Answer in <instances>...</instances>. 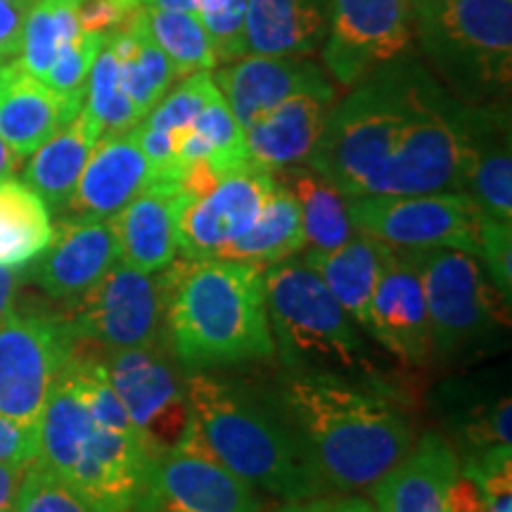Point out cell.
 <instances>
[{"label": "cell", "instance_id": "28", "mask_svg": "<svg viewBox=\"0 0 512 512\" xmlns=\"http://www.w3.org/2000/svg\"><path fill=\"white\" fill-rule=\"evenodd\" d=\"M297 197L302 209L306 247L332 252L356 235L351 226L347 197L311 166H285L273 174Z\"/></svg>", "mask_w": 512, "mask_h": 512}, {"label": "cell", "instance_id": "52", "mask_svg": "<svg viewBox=\"0 0 512 512\" xmlns=\"http://www.w3.org/2000/svg\"><path fill=\"white\" fill-rule=\"evenodd\" d=\"M0 512H15V510H0Z\"/></svg>", "mask_w": 512, "mask_h": 512}, {"label": "cell", "instance_id": "18", "mask_svg": "<svg viewBox=\"0 0 512 512\" xmlns=\"http://www.w3.org/2000/svg\"><path fill=\"white\" fill-rule=\"evenodd\" d=\"M152 183L136 131L110 133L95 143L64 211L74 219H112Z\"/></svg>", "mask_w": 512, "mask_h": 512}, {"label": "cell", "instance_id": "44", "mask_svg": "<svg viewBox=\"0 0 512 512\" xmlns=\"http://www.w3.org/2000/svg\"><path fill=\"white\" fill-rule=\"evenodd\" d=\"M29 465H0V510H15L19 484Z\"/></svg>", "mask_w": 512, "mask_h": 512}, {"label": "cell", "instance_id": "34", "mask_svg": "<svg viewBox=\"0 0 512 512\" xmlns=\"http://www.w3.org/2000/svg\"><path fill=\"white\" fill-rule=\"evenodd\" d=\"M221 91L216 86L214 74L211 72H197L185 76L181 86H176L174 91L166 93L162 100L157 102V107L140 124L147 128H157V131L166 133H178L192 126V121L200 117L204 107L211 100L219 98Z\"/></svg>", "mask_w": 512, "mask_h": 512}, {"label": "cell", "instance_id": "46", "mask_svg": "<svg viewBox=\"0 0 512 512\" xmlns=\"http://www.w3.org/2000/svg\"><path fill=\"white\" fill-rule=\"evenodd\" d=\"M328 498H304V501H283L271 512H330Z\"/></svg>", "mask_w": 512, "mask_h": 512}, {"label": "cell", "instance_id": "2", "mask_svg": "<svg viewBox=\"0 0 512 512\" xmlns=\"http://www.w3.org/2000/svg\"><path fill=\"white\" fill-rule=\"evenodd\" d=\"M325 489H370L415 444L413 422L382 384L287 375L273 394Z\"/></svg>", "mask_w": 512, "mask_h": 512}, {"label": "cell", "instance_id": "26", "mask_svg": "<svg viewBox=\"0 0 512 512\" xmlns=\"http://www.w3.org/2000/svg\"><path fill=\"white\" fill-rule=\"evenodd\" d=\"M384 247L387 245L356 233L354 238L332 252L309 249L302 259L363 330H368L370 299H373L377 278H380Z\"/></svg>", "mask_w": 512, "mask_h": 512}, {"label": "cell", "instance_id": "47", "mask_svg": "<svg viewBox=\"0 0 512 512\" xmlns=\"http://www.w3.org/2000/svg\"><path fill=\"white\" fill-rule=\"evenodd\" d=\"M22 159L15 155V150L5 143L3 136H0V181H5V178H12V174L17 171V166Z\"/></svg>", "mask_w": 512, "mask_h": 512}, {"label": "cell", "instance_id": "29", "mask_svg": "<svg viewBox=\"0 0 512 512\" xmlns=\"http://www.w3.org/2000/svg\"><path fill=\"white\" fill-rule=\"evenodd\" d=\"M53 211L17 178L0 181V266L24 268L53 240Z\"/></svg>", "mask_w": 512, "mask_h": 512}, {"label": "cell", "instance_id": "43", "mask_svg": "<svg viewBox=\"0 0 512 512\" xmlns=\"http://www.w3.org/2000/svg\"><path fill=\"white\" fill-rule=\"evenodd\" d=\"M31 8L34 0H0V60L10 62L19 55Z\"/></svg>", "mask_w": 512, "mask_h": 512}, {"label": "cell", "instance_id": "33", "mask_svg": "<svg viewBox=\"0 0 512 512\" xmlns=\"http://www.w3.org/2000/svg\"><path fill=\"white\" fill-rule=\"evenodd\" d=\"M83 110L91 114V119L100 126L102 136L131 131L140 124L136 107H133L124 86H121L119 60L110 46V34L102 43L91 74H88Z\"/></svg>", "mask_w": 512, "mask_h": 512}, {"label": "cell", "instance_id": "48", "mask_svg": "<svg viewBox=\"0 0 512 512\" xmlns=\"http://www.w3.org/2000/svg\"><path fill=\"white\" fill-rule=\"evenodd\" d=\"M197 3L200 0H147L150 8H159V10H176V12H197Z\"/></svg>", "mask_w": 512, "mask_h": 512}, {"label": "cell", "instance_id": "51", "mask_svg": "<svg viewBox=\"0 0 512 512\" xmlns=\"http://www.w3.org/2000/svg\"><path fill=\"white\" fill-rule=\"evenodd\" d=\"M128 3H133V5H147V0H128Z\"/></svg>", "mask_w": 512, "mask_h": 512}, {"label": "cell", "instance_id": "49", "mask_svg": "<svg viewBox=\"0 0 512 512\" xmlns=\"http://www.w3.org/2000/svg\"><path fill=\"white\" fill-rule=\"evenodd\" d=\"M356 512H377V508L370 505L366 498H356Z\"/></svg>", "mask_w": 512, "mask_h": 512}, {"label": "cell", "instance_id": "31", "mask_svg": "<svg viewBox=\"0 0 512 512\" xmlns=\"http://www.w3.org/2000/svg\"><path fill=\"white\" fill-rule=\"evenodd\" d=\"M145 24L152 41L174 64L178 79L197 72H211L219 64L200 17L192 12L159 10L145 5Z\"/></svg>", "mask_w": 512, "mask_h": 512}, {"label": "cell", "instance_id": "16", "mask_svg": "<svg viewBox=\"0 0 512 512\" xmlns=\"http://www.w3.org/2000/svg\"><path fill=\"white\" fill-rule=\"evenodd\" d=\"M119 261V242L110 219L64 216L53 230L50 245L29 264V280L48 297L74 302Z\"/></svg>", "mask_w": 512, "mask_h": 512}, {"label": "cell", "instance_id": "19", "mask_svg": "<svg viewBox=\"0 0 512 512\" xmlns=\"http://www.w3.org/2000/svg\"><path fill=\"white\" fill-rule=\"evenodd\" d=\"M216 86L242 131L294 93L332 86L318 64L306 57L242 55L214 74Z\"/></svg>", "mask_w": 512, "mask_h": 512}, {"label": "cell", "instance_id": "50", "mask_svg": "<svg viewBox=\"0 0 512 512\" xmlns=\"http://www.w3.org/2000/svg\"><path fill=\"white\" fill-rule=\"evenodd\" d=\"M8 64H10V62L0 60V83H3V79H5V74H8Z\"/></svg>", "mask_w": 512, "mask_h": 512}, {"label": "cell", "instance_id": "10", "mask_svg": "<svg viewBox=\"0 0 512 512\" xmlns=\"http://www.w3.org/2000/svg\"><path fill=\"white\" fill-rule=\"evenodd\" d=\"M356 233L392 249L448 247L477 256L479 209L460 192L347 197Z\"/></svg>", "mask_w": 512, "mask_h": 512}, {"label": "cell", "instance_id": "32", "mask_svg": "<svg viewBox=\"0 0 512 512\" xmlns=\"http://www.w3.org/2000/svg\"><path fill=\"white\" fill-rule=\"evenodd\" d=\"M79 34L74 0H38L24 24L19 67L43 81L57 53Z\"/></svg>", "mask_w": 512, "mask_h": 512}, {"label": "cell", "instance_id": "27", "mask_svg": "<svg viewBox=\"0 0 512 512\" xmlns=\"http://www.w3.org/2000/svg\"><path fill=\"white\" fill-rule=\"evenodd\" d=\"M306 249L302 209L297 197L275 178V188L268 195L259 216L247 233L230 242L221 259L247 261L259 268L280 264Z\"/></svg>", "mask_w": 512, "mask_h": 512}, {"label": "cell", "instance_id": "7", "mask_svg": "<svg viewBox=\"0 0 512 512\" xmlns=\"http://www.w3.org/2000/svg\"><path fill=\"white\" fill-rule=\"evenodd\" d=\"M420 275L432 351L441 361L484 354L508 328V299L491 285L477 256L458 249H403Z\"/></svg>", "mask_w": 512, "mask_h": 512}, {"label": "cell", "instance_id": "24", "mask_svg": "<svg viewBox=\"0 0 512 512\" xmlns=\"http://www.w3.org/2000/svg\"><path fill=\"white\" fill-rule=\"evenodd\" d=\"M330 0H247V55L304 57L323 46Z\"/></svg>", "mask_w": 512, "mask_h": 512}, {"label": "cell", "instance_id": "17", "mask_svg": "<svg viewBox=\"0 0 512 512\" xmlns=\"http://www.w3.org/2000/svg\"><path fill=\"white\" fill-rule=\"evenodd\" d=\"M368 332L406 366H420L432 354L420 275L403 249L384 247L380 278L370 299Z\"/></svg>", "mask_w": 512, "mask_h": 512}, {"label": "cell", "instance_id": "3", "mask_svg": "<svg viewBox=\"0 0 512 512\" xmlns=\"http://www.w3.org/2000/svg\"><path fill=\"white\" fill-rule=\"evenodd\" d=\"M185 392L188 427L183 444L283 501L323 496L325 486L316 467L275 396H261L245 384L209 373H190Z\"/></svg>", "mask_w": 512, "mask_h": 512}, {"label": "cell", "instance_id": "30", "mask_svg": "<svg viewBox=\"0 0 512 512\" xmlns=\"http://www.w3.org/2000/svg\"><path fill=\"white\" fill-rule=\"evenodd\" d=\"M456 392L446 396L448 420L458 437V458L475 456L491 446H512L510 396L503 389L484 392L477 387H453Z\"/></svg>", "mask_w": 512, "mask_h": 512}, {"label": "cell", "instance_id": "1", "mask_svg": "<svg viewBox=\"0 0 512 512\" xmlns=\"http://www.w3.org/2000/svg\"><path fill=\"white\" fill-rule=\"evenodd\" d=\"M465 110L403 53L332 105L306 164L344 197L456 192Z\"/></svg>", "mask_w": 512, "mask_h": 512}, {"label": "cell", "instance_id": "25", "mask_svg": "<svg viewBox=\"0 0 512 512\" xmlns=\"http://www.w3.org/2000/svg\"><path fill=\"white\" fill-rule=\"evenodd\" d=\"M100 138V126L91 119V114L81 110L38 147L34 155H29L24 183L43 197L50 211H64L67 207L83 166Z\"/></svg>", "mask_w": 512, "mask_h": 512}, {"label": "cell", "instance_id": "15", "mask_svg": "<svg viewBox=\"0 0 512 512\" xmlns=\"http://www.w3.org/2000/svg\"><path fill=\"white\" fill-rule=\"evenodd\" d=\"M456 192L491 219L512 221L508 102L467 105Z\"/></svg>", "mask_w": 512, "mask_h": 512}, {"label": "cell", "instance_id": "14", "mask_svg": "<svg viewBox=\"0 0 512 512\" xmlns=\"http://www.w3.org/2000/svg\"><path fill=\"white\" fill-rule=\"evenodd\" d=\"M273 188L271 171L247 164L223 176L207 195L188 197L178 216V252L183 259H221L230 242L252 228Z\"/></svg>", "mask_w": 512, "mask_h": 512}, {"label": "cell", "instance_id": "45", "mask_svg": "<svg viewBox=\"0 0 512 512\" xmlns=\"http://www.w3.org/2000/svg\"><path fill=\"white\" fill-rule=\"evenodd\" d=\"M24 283V275L17 268L0 266V323L15 311L19 285Z\"/></svg>", "mask_w": 512, "mask_h": 512}, {"label": "cell", "instance_id": "37", "mask_svg": "<svg viewBox=\"0 0 512 512\" xmlns=\"http://www.w3.org/2000/svg\"><path fill=\"white\" fill-rule=\"evenodd\" d=\"M195 15L200 17L204 31H207L216 60L233 62L247 55V0H200Z\"/></svg>", "mask_w": 512, "mask_h": 512}, {"label": "cell", "instance_id": "35", "mask_svg": "<svg viewBox=\"0 0 512 512\" xmlns=\"http://www.w3.org/2000/svg\"><path fill=\"white\" fill-rule=\"evenodd\" d=\"M190 128H195V131L211 145L214 164L219 166L223 174L238 171L242 166L249 164L245 131H242L235 114L230 112L223 95L211 100L202 110L200 117L192 121Z\"/></svg>", "mask_w": 512, "mask_h": 512}, {"label": "cell", "instance_id": "20", "mask_svg": "<svg viewBox=\"0 0 512 512\" xmlns=\"http://www.w3.org/2000/svg\"><path fill=\"white\" fill-rule=\"evenodd\" d=\"M335 105V86L309 88L275 105L245 131L249 164L264 171L302 164L316 147Z\"/></svg>", "mask_w": 512, "mask_h": 512}, {"label": "cell", "instance_id": "5", "mask_svg": "<svg viewBox=\"0 0 512 512\" xmlns=\"http://www.w3.org/2000/svg\"><path fill=\"white\" fill-rule=\"evenodd\" d=\"M266 309L273 344L287 375L375 380L368 342L304 261L266 266Z\"/></svg>", "mask_w": 512, "mask_h": 512}, {"label": "cell", "instance_id": "8", "mask_svg": "<svg viewBox=\"0 0 512 512\" xmlns=\"http://www.w3.org/2000/svg\"><path fill=\"white\" fill-rule=\"evenodd\" d=\"M171 292V266L140 273L119 264L98 285L74 299L67 318L81 342L107 351L164 344V316Z\"/></svg>", "mask_w": 512, "mask_h": 512}, {"label": "cell", "instance_id": "22", "mask_svg": "<svg viewBox=\"0 0 512 512\" xmlns=\"http://www.w3.org/2000/svg\"><path fill=\"white\" fill-rule=\"evenodd\" d=\"M185 200L188 195H183L176 183H152L112 216L121 264L140 273H157L174 264L178 256V216Z\"/></svg>", "mask_w": 512, "mask_h": 512}, {"label": "cell", "instance_id": "40", "mask_svg": "<svg viewBox=\"0 0 512 512\" xmlns=\"http://www.w3.org/2000/svg\"><path fill=\"white\" fill-rule=\"evenodd\" d=\"M477 261L484 264V273L489 275L491 285L503 294V299L512 297V226L508 221L491 219L479 211L477 219Z\"/></svg>", "mask_w": 512, "mask_h": 512}, {"label": "cell", "instance_id": "13", "mask_svg": "<svg viewBox=\"0 0 512 512\" xmlns=\"http://www.w3.org/2000/svg\"><path fill=\"white\" fill-rule=\"evenodd\" d=\"M131 512H261L254 486L188 444L152 460Z\"/></svg>", "mask_w": 512, "mask_h": 512}, {"label": "cell", "instance_id": "38", "mask_svg": "<svg viewBox=\"0 0 512 512\" xmlns=\"http://www.w3.org/2000/svg\"><path fill=\"white\" fill-rule=\"evenodd\" d=\"M15 512H95L41 460H34L19 484Z\"/></svg>", "mask_w": 512, "mask_h": 512}, {"label": "cell", "instance_id": "4", "mask_svg": "<svg viewBox=\"0 0 512 512\" xmlns=\"http://www.w3.org/2000/svg\"><path fill=\"white\" fill-rule=\"evenodd\" d=\"M164 344L188 375L271 358L264 268L233 259L174 261Z\"/></svg>", "mask_w": 512, "mask_h": 512}, {"label": "cell", "instance_id": "36", "mask_svg": "<svg viewBox=\"0 0 512 512\" xmlns=\"http://www.w3.org/2000/svg\"><path fill=\"white\" fill-rule=\"evenodd\" d=\"M107 34H81L69 41L60 53H57L53 67L48 69L46 81L53 91H57L62 98L72 100L74 105L83 107V98H86V81L91 74V67L98 57L102 43H105Z\"/></svg>", "mask_w": 512, "mask_h": 512}, {"label": "cell", "instance_id": "42", "mask_svg": "<svg viewBox=\"0 0 512 512\" xmlns=\"http://www.w3.org/2000/svg\"><path fill=\"white\" fill-rule=\"evenodd\" d=\"M38 460V425L0 415V465H29Z\"/></svg>", "mask_w": 512, "mask_h": 512}, {"label": "cell", "instance_id": "41", "mask_svg": "<svg viewBox=\"0 0 512 512\" xmlns=\"http://www.w3.org/2000/svg\"><path fill=\"white\" fill-rule=\"evenodd\" d=\"M140 5L128 0H74L76 22L83 34H112L124 27Z\"/></svg>", "mask_w": 512, "mask_h": 512}, {"label": "cell", "instance_id": "11", "mask_svg": "<svg viewBox=\"0 0 512 512\" xmlns=\"http://www.w3.org/2000/svg\"><path fill=\"white\" fill-rule=\"evenodd\" d=\"M415 0H330L323 62L339 86L354 88L377 67L408 53Z\"/></svg>", "mask_w": 512, "mask_h": 512}, {"label": "cell", "instance_id": "23", "mask_svg": "<svg viewBox=\"0 0 512 512\" xmlns=\"http://www.w3.org/2000/svg\"><path fill=\"white\" fill-rule=\"evenodd\" d=\"M83 110L62 98L46 81L36 79L10 60L0 83V136L19 159L34 155L55 131Z\"/></svg>", "mask_w": 512, "mask_h": 512}, {"label": "cell", "instance_id": "12", "mask_svg": "<svg viewBox=\"0 0 512 512\" xmlns=\"http://www.w3.org/2000/svg\"><path fill=\"white\" fill-rule=\"evenodd\" d=\"M169 356L166 344L117 349L102 356L128 418L157 456L178 446L188 427L185 380Z\"/></svg>", "mask_w": 512, "mask_h": 512}, {"label": "cell", "instance_id": "6", "mask_svg": "<svg viewBox=\"0 0 512 512\" xmlns=\"http://www.w3.org/2000/svg\"><path fill=\"white\" fill-rule=\"evenodd\" d=\"M422 55L441 86L465 105L508 100L512 0H415Z\"/></svg>", "mask_w": 512, "mask_h": 512}, {"label": "cell", "instance_id": "9", "mask_svg": "<svg viewBox=\"0 0 512 512\" xmlns=\"http://www.w3.org/2000/svg\"><path fill=\"white\" fill-rule=\"evenodd\" d=\"M79 344L67 313L12 311L0 323V415L38 425L57 375Z\"/></svg>", "mask_w": 512, "mask_h": 512}, {"label": "cell", "instance_id": "39", "mask_svg": "<svg viewBox=\"0 0 512 512\" xmlns=\"http://www.w3.org/2000/svg\"><path fill=\"white\" fill-rule=\"evenodd\" d=\"M460 470L482 489L484 512H512V446H491L460 458Z\"/></svg>", "mask_w": 512, "mask_h": 512}, {"label": "cell", "instance_id": "21", "mask_svg": "<svg viewBox=\"0 0 512 512\" xmlns=\"http://www.w3.org/2000/svg\"><path fill=\"white\" fill-rule=\"evenodd\" d=\"M460 472L458 451L444 434L427 432L406 458L370 486L377 512H448V491Z\"/></svg>", "mask_w": 512, "mask_h": 512}]
</instances>
